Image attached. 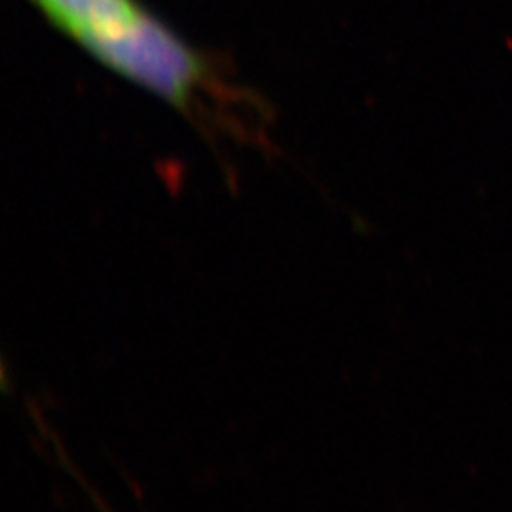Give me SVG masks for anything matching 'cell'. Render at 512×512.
Listing matches in <instances>:
<instances>
[{
  "label": "cell",
  "mask_w": 512,
  "mask_h": 512,
  "mask_svg": "<svg viewBox=\"0 0 512 512\" xmlns=\"http://www.w3.org/2000/svg\"><path fill=\"white\" fill-rule=\"evenodd\" d=\"M61 35L112 73L154 93L198 124H220L213 107L239 103L213 57L196 50L141 0H29Z\"/></svg>",
  "instance_id": "obj_1"
}]
</instances>
